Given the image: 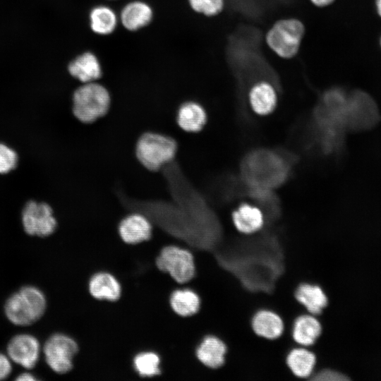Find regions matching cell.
Masks as SVG:
<instances>
[{
  "label": "cell",
  "mask_w": 381,
  "mask_h": 381,
  "mask_svg": "<svg viewBox=\"0 0 381 381\" xmlns=\"http://www.w3.org/2000/svg\"><path fill=\"white\" fill-rule=\"evenodd\" d=\"M297 162L289 150L258 147L242 157L237 176L246 186L276 190L291 178Z\"/></svg>",
  "instance_id": "cell-1"
},
{
  "label": "cell",
  "mask_w": 381,
  "mask_h": 381,
  "mask_svg": "<svg viewBox=\"0 0 381 381\" xmlns=\"http://www.w3.org/2000/svg\"><path fill=\"white\" fill-rule=\"evenodd\" d=\"M178 150V143L173 136L156 131H147L137 138L134 155L145 169L155 172L173 161Z\"/></svg>",
  "instance_id": "cell-2"
},
{
  "label": "cell",
  "mask_w": 381,
  "mask_h": 381,
  "mask_svg": "<svg viewBox=\"0 0 381 381\" xmlns=\"http://www.w3.org/2000/svg\"><path fill=\"white\" fill-rule=\"evenodd\" d=\"M111 107V96L102 84L83 83L73 92L72 111L80 123L90 125L105 117Z\"/></svg>",
  "instance_id": "cell-3"
},
{
  "label": "cell",
  "mask_w": 381,
  "mask_h": 381,
  "mask_svg": "<svg viewBox=\"0 0 381 381\" xmlns=\"http://www.w3.org/2000/svg\"><path fill=\"white\" fill-rule=\"evenodd\" d=\"M46 308L47 301L43 293L35 286H26L7 299L4 310L11 322L28 326L40 319Z\"/></svg>",
  "instance_id": "cell-4"
},
{
  "label": "cell",
  "mask_w": 381,
  "mask_h": 381,
  "mask_svg": "<svg viewBox=\"0 0 381 381\" xmlns=\"http://www.w3.org/2000/svg\"><path fill=\"white\" fill-rule=\"evenodd\" d=\"M305 32V25L299 19L282 18L274 23L267 31L265 40L276 55L290 59L298 54Z\"/></svg>",
  "instance_id": "cell-5"
},
{
  "label": "cell",
  "mask_w": 381,
  "mask_h": 381,
  "mask_svg": "<svg viewBox=\"0 0 381 381\" xmlns=\"http://www.w3.org/2000/svg\"><path fill=\"white\" fill-rule=\"evenodd\" d=\"M380 118L375 102L367 93L355 91L346 97L344 110L346 132L370 130L378 123Z\"/></svg>",
  "instance_id": "cell-6"
},
{
  "label": "cell",
  "mask_w": 381,
  "mask_h": 381,
  "mask_svg": "<svg viewBox=\"0 0 381 381\" xmlns=\"http://www.w3.org/2000/svg\"><path fill=\"white\" fill-rule=\"evenodd\" d=\"M156 266L179 284L190 282L195 274L194 255L187 248L171 244L164 246L156 258Z\"/></svg>",
  "instance_id": "cell-7"
},
{
  "label": "cell",
  "mask_w": 381,
  "mask_h": 381,
  "mask_svg": "<svg viewBox=\"0 0 381 381\" xmlns=\"http://www.w3.org/2000/svg\"><path fill=\"white\" fill-rule=\"evenodd\" d=\"M78 350L77 341L72 337L62 332L49 337L43 349L47 365L59 375H66L72 370Z\"/></svg>",
  "instance_id": "cell-8"
},
{
  "label": "cell",
  "mask_w": 381,
  "mask_h": 381,
  "mask_svg": "<svg viewBox=\"0 0 381 381\" xmlns=\"http://www.w3.org/2000/svg\"><path fill=\"white\" fill-rule=\"evenodd\" d=\"M24 230L31 236L46 237L56 229L57 222L52 207L44 202H28L22 212Z\"/></svg>",
  "instance_id": "cell-9"
},
{
  "label": "cell",
  "mask_w": 381,
  "mask_h": 381,
  "mask_svg": "<svg viewBox=\"0 0 381 381\" xmlns=\"http://www.w3.org/2000/svg\"><path fill=\"white\" fill-rule=\"evenodd\" d=\"M150 219L140 212H130L119 221L118 232L121 240L127 244H138L150 240L153 233Z\"/></svg>",
  "instance_id": "cell-10"
},
{
  "label": "cell",
  "mask_w": 381,
  "mask_h": 381,
  "mask_svg": "<svg viewBox=\"0 0 381 381\" xmlns=\"http://www.w3.org/2000/svg\"><path fill=\"white\" fill-rule=\"evenodd\" d=\"M247 101L250 109L258 116H268L277 108L278 92L276 86L265 79L254 82L248 88Z\"/></svg>",
  "instance_id": "cell-11"
},
{
  "label": "cell",
  "mask_w": 381,
  "mask_h": 381,
  "mask_svg": "<svg viewBox=\"0 0 381 381\" xmlns=\"http://www.w3.org/2000/svg\"><path fill=\"white\" fill-rule=\"evenodd\" d=\"M8 358L28 369L37 363L40 346L37 339L30 334H18L13 337L7 346Z\"/></svg>",
  "instance_id": "cell-12"
},
{
  "label": "cell",
  "mask_w": 381,
  "mask_h": 381,
  "mask_svg": "<svg viewBox=\"0 0 381 381\" xmlns=\"http://www.w3.org/2000/svg\"><path fill=\"white\" fill-rule=\"evenodd\" d=\"M231 222L241 234L251 235L265 227L266 219L262 210L253 202H243L231 213Z\"/></svg>",
  "instance_id": "cell-13"
},
{
  "label": "cell",
  "mask_w": 381,
  "mask_h": 381,
  "mask_svg": "<svg viewBox=\"0 0 381 381\" xmlns=\"http://www.w3.org/2000/svg\"><path fill=\"white\" fill-rule=\"evenodd\" d=\"M207 113L203 105L194 100L181 103L176 111V126L185 133L200 132L207 124Z\"/></svg>",
  "instance_id": "cell-14"
},
{
  "label": "cell",
  "mask_w": 381,
  "mask_h": 381,
  "mask_svg": "<svg viewBox=\"0 0 381 381\" xmlns=\"http://www.w3.org/2000/svg\"><path fill=\"white\" fill-rule=\"evenodd\" d=\"M227 350L226 344L221 338L209 334L198 345L195 356L203 365L214 370L224 365Z\"/></svg>",
  "instance_id": "cell-15"
},
{
  "label": "cell",
  "mask_w": 381,
  "mask_h": 381,
  "mask_svg": "<svg viewBox=\"0 0 381 381\" xmlns=\"http://www.w3.org/2000/svg\"><path fill=\"white\" fill-rule=\"evenodd\" d=\"M322 333V323L315 315L305 313L297 316L293 322L291 337L296 346L310 348Z\"/></svg>",
  "instance_id": "cell-16"
},
{
  "label": "cell",
  "mask_w": 381,
  "mask_h": 381,
  "mask_svg": "<svg viewBox=\"0 0 381 381\" xmlns=\"http://www.w3.org/2000/svg\"><path fill=\"white\" fill-rule=\"evenodd\" d=\"M294 298L307 313L319 316L328 305V297L318 284L300 283L295 289Z\"/></svg>",
  "instance_id": "cell-17"
},
{
  "label": "cell",
  "mask_w": 381,
  "mask_h": 381,
  "mask_svg": "<svg viewBox=\"0 0 381 381\" xmlns=\"http://www.w3.org/2000/svg\"><path fill=\"white\" fill-rule=\"evenodd\" d=\"M251 328L258 337L269 340L279 338L284 332V322L277 312L262 308L257 310L251 318Z\"/></svg>",
  "instance_id": "cell-18"
},
{
  "label": "cell",
  "mask_w": 381,
  "mask_h": 381,
  "mask_svg": "<svg viewBox=\"0 0 381 381\" xmlns=\"http://www.w3.org/2000/svg\"><path fill=\"white\" fill-rule=\"evenodd\" d=\"M68 73L82 83L97 81L102 76V68L97 56L92 52H85L72 60Z\"/></svg>",
  "instance_id": "cell-19"
},
{
  "label": "cell",
  "mask_w": 381,
  "mask_h": 381,
  "mask_svg": "<svg viewBox=\"0 0 381 381\" xmlns=\"http://www.w3.org/2000/svg\"><path fill=\"white\" fill-rule=\"evenodd\" d=\"M286 363L296 378L310 379L316 368L317 357L310 348L296 346L288 352Z\"/></svg>",
  "instance_id": "cell-20"
},
{
  "label": "cell",
  "mask_w": 381,
  "mask_h": 381,
  "mask_svg": "<svg viewBox=\"0 0 381 381\" xmlns=\"http://www.w3.org/2000/svg\"><path fill=\"white\" fill-rule=\"evenodd\" d=\"M152 18V8L142 1L128 2L123 7L119 16L122 25L129 31H137L148 25Z\"/></svg>",
  "instance_id": "cell-21"
},
{
  "label": "cell",
  "mask_w": 381,
  "mask_h": 381,
  "mask_svg": "<svg viewBox=\"0 0 381 381\" xmlns=\"http://www.w3.org/2000/svg\"><path fill=\"white\" fill-rule=\"evenodd\" d=\"M88 289L97 300L115 301L121 296V287L118 279L108 272H99L90 279Z\"/></svg>",
  "instance_id": "cell-22"
},
{
  "label": "cell",
  "mask_w": 381,
  "mask_h": 381,
  "mask_svg": "<svg viewBox=\"0 0 381 381\" xmlns=\"http://www.w3.org/2000/svg\"><path fill=\"white\" fill-rule=\"evenodd\" d=\"M173 311L181 317H190L196 314L200 308V298L193 289L180 288L174 290L169 298Z\"/></svg>",
  "instance_id": "cell-23"
},
{
  "label": "cell",
  "mask_w": 381,
  "mask_h": 381,
  "mask_svg": "<svg viewBox=\"0 0 381 381\" xmlns=\"http://www.w3.org/2000/svg\"><path fill=\"white\" fill-rule=\"evenodd\" d=\"M90 25L92 32L99 35L112 33L118 24V16L114 11L104 5L92 8L89 14Z\"/></svg>",
  "instance_id": "cell-24"
},
{
  "label": "cell",
  "mask_w": 381,
  "mask_h": 381,
  "mask_svg": "<svg viewBox=\"0 0 381 381\" xmlns=\"http://www.w3.org/2000/svg\"><path fill=\"white\" fill-rule=\"evenodd\" d=\"M160 358L159 355L150 351H142L133 358V367L142 378H151L161 374Z\"/></svg>",
  "instance_id": "cell-25"
},
{
  "label": "cell",
  "mask_w": 381,
  "mask_h": 381,
  "mask_svg": "<svg viewBox=\"0 0 381 381\" xmlns=\"http://www.w3.org/2000/svg\"><path fill=\"white\" fill-rule=\"evenodd\" d=\"M189 6L195 12L207 17H213L222 12L225 0H188Z\"/></svg>",
  "instance_id": "cell-26"
},
{
  "label": "cell",
  "mask_w": 381,
  "mask_h": 381,
  "mask_svg": "<svg viewBox=\"0 0 381 381\" xmlns=\"http://www.w3.org/2000/svg\"><path fill=\"white\" fill-rule=\"evenodd\" d=\"M18 161L17 154L11 148L0 143V174H6L13 170Z\"/></svg>",
  "instance_id": "cell-27"
},
{
  "label": "cell",
  "mask_w": 381,
  "mask_h": 381,
  "mask_svg": "<svg viewBox=\"0 0 381 381\" xmlns=\"http://www.w3.org/2000/svg\"><path fill=\"white\" fill-rule=\"evenodd\" d=\"M310 380L317 381H343L349 379L339 372L331 369H321L320 370H315L310 377Z\"/></svg>",
  "instance_id": "cell-28"
},
{
  "label": "cell",
  "mask_w": 381,
  "mask_h": 381,
  "mask_svg": "<svg viewBox=\"0 0 381 381\" xmlns=\"http://www.w3.org/2000/svg\"><path fill=\"white\" fill-rule=\"evenodd\" d=\"M11 372L10 358L0 353V380L6 378Z\"/></svg>",
  "instance_id": "cell-29"
},
{
  "label": "cell",
  "mask_w": 381,
  "mask_h": 381,
  "mask_svg": "<svg viewBox=\"0 0 381 381\" xmlns=\"http://www.w3.org/2000/svg\"><path fill=\"white\" fill-rule=\"evenodd\" d=\"M314 6L319 8H324L330 6L336 0H309Z\"/></svg>",
  "instance_id": "cell-30"
},
{
  "label": "cell",
  "mask_w": 381,
  "mask_h": 381,
  "mask_svg": "<svg viewBox=\"0 0 381 381\" xmlns=\"http://www.w3.org/2000/svg\"><path fill=\"white\" fill-rule=\"evenodd\" d=\"M16 380H36V378L30 373H23L16 378Z\"/></svg>",
  "instance_id": "cell-31"
},
{
  "label": "cell",
  "mask_w": 381,
  "mask_h": 381,
  "mask_svg": "<svg viewBox=\"0 0 381 381\" xmlns=\"http://www.w3.org/2000/svg\"><path fill=\"white\" fill-rule=\"evenodd\" d=\"M375 7L377 14L381 18V0L375 1Z\"/></svg>",
  "instance_id": "cell-32"
},
{
  "label": "cell",
  "mask_w": 381,
  "mask_h": 381,
  "mask_svg": "<svg viewBox=\"0 0 381 381\" xmlns=\"http://www.w3.org/2000/svg\"><path fill=\"white\" fill-rule=\"evenodd\" d=\"M379 43H380V48H381V35H380V37Z\"/></svg>",
  "instance_id": "cell-33"
}]
</instances>
